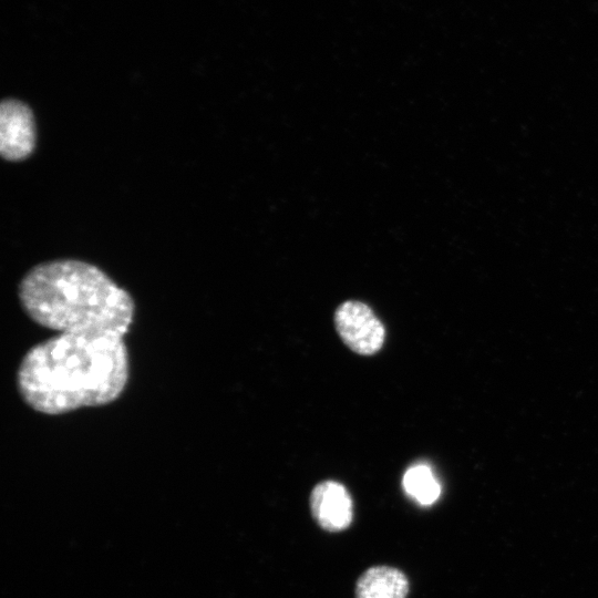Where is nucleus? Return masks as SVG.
I'll list each match as a JSON object with an SVG mask.
<instances>
[{"instance_id":"f257e3e1","label":"nucleus","mask_w":598,"mask_h":598,"mask_svg":"<svg viewBox=\"0 0 598 598\" xmlns=\"http://www.w3.org/2000/svg\"><path fill=\"white\" fill-rule=\"evenodd\" d=\"M128 378L124 336L62 332L27 351L18 368L17 385L32 410L58 415L114 402Z\"/></svg>"},{"instance_id":"f03ea898","label":"nucleus","mask_w":598,"mask_h":598,"mask_svg":"<svg viewBox=\"0 0 598 598\" xmlns=\"http://www.w3.org/2000/svg\"><path fill=\"white\" fill-rule=\"evenodd\" d=\"M19 300L35 323L62 332L125 336L133 322L132 296L99 267L58 259L31 268L19 283Z\"/></svg>"},{"instance_id":"7ed1b4c3","label":"nucleus","mask_w":598,"mask_h":598,"mask_svg":"<svg viewBox=\"0 0 598 598\" xmlns=\"http://www.w3.org/2000/svg\"><path fill=\"white\" fill-rule=\"evenodd\" d=\"M334 326L343 343L361 355L379 352L384 343L383 323L372 309L357 300L342 302L334 312Z\"/></svg>"},{"instance_id":"20e7f679","label":"nucleus","mask_w":598,"mask_h":598,"mask_svg":"<svg viewBox=\"0 0 598 598\" xmlns=\"http://www.w3.org/2000/svg\"><path fill=\"white\" fill-rule=\"evenodd\" d=\"M35 145V124L31 109L16 99L0 104V153L11 162L31 155Z\"/></svg>"},{"instance_id":"39448f33","label":"nucleus","mask_w":598,"mask_h":598,"mask_svg":"<svg viewBox=\"0 0 598 598\" xmlns=\"http://www.w3.org/2000/svg\"><path fill=\"white\" fill-rule=\"evenodd\" d=\"M309 504L312 517L327 532H342L353 520L351 495L339 482L328 480L318 483L311 491Z\"/></svg>"},{"instance_id":"423d86ee","label":"nucleus","mask_w":598,"mask_h":598,"mask_svg":"<svg viewBox=\"0 0 598 598\" xmlns=\"http://www.w3.org/2000/svg\"><path fill=\"white\" fill-rule=\"evenodd\" d=\"M409 579L391 566H373L364 570L355 584V598H406Z\"/></svg>"},{"instance_id":"0eeeda50","label":"nucleus","mask_w":598,"mask_h":598,"mask_svg":"<svg viewBox=\"0 0 598 598\" xmlns=\"http://www.w3.org/2000/svg\"><path fill=\"white\" fill-rule=\"evenodd\" d=\"M402 484L408 495L421 505L433 504L441 494V485L432 470L424 465H413L404 473Z\"/></svg>"}]
</instances>
